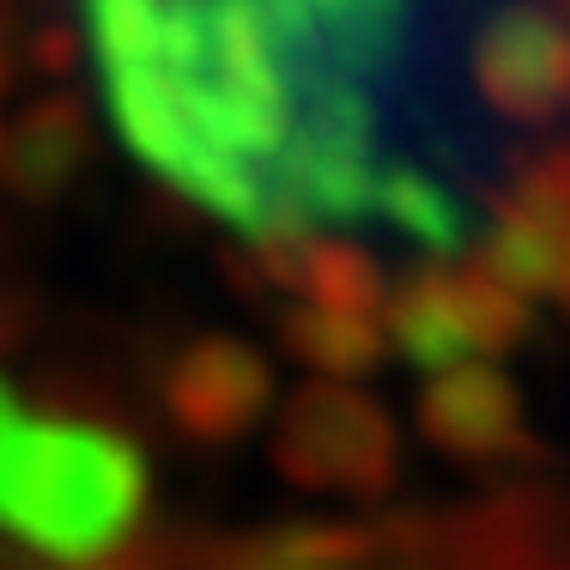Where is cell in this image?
I'll return each instance as SVG.
<instances>
[{"label":"cell","mask_w":570,"mask_h":570,"mask_svg":"<svg viewBox=\"0 0 570 570\" xmlns=\"http://www.w3.org/2000/svg\"><path fill=\"white\" fill-rule=\"evenodd\" d=\"M116 134L249 237L389 230L455 249L438 0H79Z\"/></svg>","instance_id":"cell-1"},{"label":"cell","mask_w":570,"mask_h":570,"mask_svg":"<svg viewBox=\"0 0 570 570\" xmlns=\"http://www.w3.org/2000/svg\"><path fill=\"white\" fill-rule=\"evenodd\" d=\"M146 510V461L79 413L31 406L0 376V534L61 564L116 552Z\"/></svg>","instance_id":"cell-2"},{"label":"cell","mask_w":570,"mask_h":570,"mask_svg":"<svg viewBox=\"0 0 570 570\" xmlns=\"http://www.w3.org/2000/svg\"><path fill=\"white\" fill-rule=\"evenodd\" d=\"M389 455V438L364 401H341V395H316L297 413V438H292V461L316 480H364L376 473Z\"/></svg>","instance_id":"cell-3"},{"label":"cell","mask_w":570,"mask_h":570,"mask_svg":"<svg viewBox=\"0 0 570 570\" xmlns=\"http://www.w3.org/2000/svg\"><path fill=\"white\" fill-rule=\"evenodd\" d=\"M431 431H438L450 450L492 455L498 443H510L515 431H522V413H515V395L485 371V364H455L438 383V395H431Z\"/></svg>","instance_id":"cell-4"}]
</instances>
